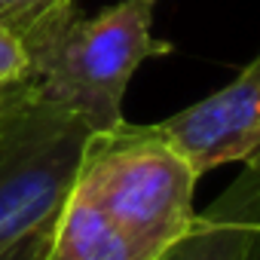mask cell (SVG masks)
<instances>
[{
  "label": "cell",
  "mask_w": 260,
  "mask_h": 260,
  "mask_svg": "<svg viewBox=\"0 0 260 260\" xmlns=\"http://www.w3.org/2000/svg\"><path fill=\"white\" fill-rule=\"evenodd\" d=\"M156 132L202 178L226 162H251L260 156V55L214 95L153 122Z\"/></svg>",
  "instance_id": "cell-4"
},
{
  "label": "cell",
  "mask_w": 260,
  "mask_h": 260,
  "mask_svg": "<svg viewBox=\"0 0 260 260\" xmlns=\"http://www.w3.org/2000/svg\"><path fill=\"white\" fill-rule=\"evenodd\" d=\"M196 172L153 125L116 122L92 132L74 190L156 254L196 223Z\"/></svg>",
  "instance_id": "cell-3"
},
{
  "label": "cell",
  "mask_w": 260,
  "mask_h": 260,
  "mask_svg": "<svg viewBox=\"0 0 260 260\" xmlns=\"http://www.w3.org/2000/svg\"><path fill=\"white\" fill-rule=\"evenodd\" d=\"M159 254L125 233L83 193H71L37 260H156Z\"/></svg>",
  "instance_id": "cell-5"
},
{
  "label": "cell",
  "mask_w": 260,
  "mask_h": 260,
  "mask_svg": "<svg viewBox=\"0 0 260 260\" xmlns=\"http://www.w3.org/2000/svg\"><path fill=\"white\" fill-rule=\"evenodd\" d=\"M28 74V46L19 34L0 28V95Z\"/></svg>",
  "instance_id": "cell-9"
},
{
  "label": "cell",
  "mask_w": 260,
  "mask_h": 260,
  "mask_svg": "<svg viewBox=\"0 0 260 260\" xmlns=\"http://www.w3.org/2000/svg\"><path fill=\"white\" fill-rule=\"evenodd\" d=\"M150 25L153 0H119L95 16L68 4L22 37L28 77L95 132L110 128L122 122V95L141 61L172 52Z\"/></svg>",
  "instance_id": "cell-1"
},
{
  "label": "cell",
  "mask_w": 260,
  "mask_h": 260,
  "mask_svg": "<svg viewBox=\"0 0 260 260\" xmlns=\"http://www.w3.org/2000/svg\"><path fill=\"white\" fill-rule=\"evenodd\" d=\"M254 233H260V223H257V226H254Z\"/></svg>",
  "instance_id": "cell-10"
},
{
  "label": "cell",
  "mask_w": 260,
  "mask_h": 260,
  "mask_svg": "<svg viewBox=\"0 0 260 260\" xmlns=\"http://www.w3.org/2000/svg\"><path fill=\"white\" fill-rule=\"evenodd\" d=\"M92 132L28 74L0 95V260L28 239H46L74 193Z\"/></svg>",
  "instance_id": "cell-2"
},
{
  "label": "cell",
  "mask_w": 260,
  "mask_h": 260,
  "mask_svg": "<svg viewBox=\"0 0 260 260\" xmlns=\"http://www.w3.org/2000/svg\"><path fill=\"white\" fill-rule=\"evenodd\" d=\"M248 172L205 211L208 217H220V220H239L248 230H254L260 223V156L245 162Z\"/></svg>",
  "instance_id": "cell-7"
},
{
  "label": "cell",
  "mask_w": 260,
  "mask_h": 260,
  "mask_svg": "<svg viewBox=\"0 0 260 260\" xmlns=\"http://www.w3.org/2000/svg\"><path fill=\"white\" fill-rule=\"evenodd\" d=\"M74 4V0H0V28L25 37L55 10Z\"/></svg>",
  "instance_id": "cell-8"
},
{
  "label": "cell",
  "mask_w": 260,
  "mask_h": 260,
  "mask_svg": "<svg viewBox=\"0 0 260 260\" xmlns=\"http://www.w3.org/2000/svg\"><path fill=\"white\" fill-rule=\"evenodd\" d=\"M257 239L260 233L239 220L199 214L196 223L169 248H162L156 260H251Z\"/></svg>",
  "instance_id": "cell-6"
}]
</instances>
